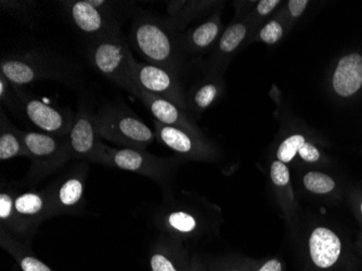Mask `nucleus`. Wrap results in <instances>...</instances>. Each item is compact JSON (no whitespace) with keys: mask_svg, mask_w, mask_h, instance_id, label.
Instances as JSON below:
<instances>
[{"mask_svg":"<svg viewBox=\"0 0 362 271\" xmlns=\"http://www.w3.org/2000/svg\"><path fill=\"white\" fill-rule=\"evenodd\" d=\"M150 266L152 271H188L190 263L178 246L162 243L152 253Z\"/></svg>","mask_w":362,"mask_h":271,"instance_id":"nucleus-19","label":"nucleus"},{"mask_svg":"<svg viewBox=\"0 0 362 271\" xmlns=\"http://www.w3.org/2000/svg\"><path fill=\"white\" fill-rule=\"evenodd\" d=\"M0 8L6 13L10 14L16 19L20 20L28 25H33L35 21L37 4L34 1H10V0L5 1V0H1Z\"/></svg>","mask_w":362,"mask_h":271,"instance_id":"nucleus-23","label":"nucleus"},{"mask_svg":"<svg viewBox=\"0 0 362 271\" xmlns=\"http://www.w3.org/2000/svg\"><path fill=\"white\" fill-rule=\"evenodd\" d=\"M130 4V3H129ZM129 4L107 0H68L60 5L71 23L89 40L121 33Z\"/></svg>","mask_w":362,"mask_h":271,"instance_id":"nucleus-4","label":"nucleus"},{"mask_svg":"<svg viewBox=\"0 0 362 271\" xmlns=\"http://www.w3.org/2000/svg\"><path fill=\"white\" fill-rule=\"evenodd\" d=\"M0 100L1 103L10 111L19 116H23V109H22L21 103L16 93V86L13 83L0 73Z\"/></svg>","mask_w":362,"mask_h":271,"instance_id":"nucleus-26","label":"nucleus"},{"mask_svg":"<svg viewBox=\"0 0 362 271\" xmlns=\"http://www.w3.org/2000/svg\"><path fill=\"white\" fill-rule=\"evenodd\" d=\"M23 130L16 128L6 115L4 108L0 109V160L7 161L16 156L30 158L28 148L22 137Z\"/></svg>","mask_w":362,"mask_h":271,"instance_id":"nucleus-16","label":"nucleus"},{"mask_svg":"<svg viewBox=\"0 0 362 271\" xmlns=\"http://www.w3.org/2000/svg\"><path fill=\"white\" fill-rule=\"evenodd\" d=\"M246 34H247V28H246L245 24L238 22V23L230 25L223 32V36L219 40V52L223 56L233 54L243 42L244 38H246Z\"/></svg>","mask_w":362,"mask_h":271,"instance_id":"nucleus-24","label":"nucleus"},{"mask_svg":"<svg viewBox=\"0 0 362 271\" xmlns=\"http://www.w3.org/2000/svg\"><path fill=\"white\" fill-rule=\"evenodd\" d=\"M22 137L32 162L28 175L30 183L52 174L72 158L68 139L37 132H22Z\"/></svg>","mask_w":362,"mask_h":271,"instance_id":"nucleus-7","label":"nucleus"},{"mask_svg":"<svg viewBox=\"0 0 362 271\" xmlns=\"http://www.w3.org/2000/svg\"><path fill=\"white\" fill-rule=\"evenodd\" d=\"M280 3L279 0H262L257 5V12L262 16H267Z\"/></svg>","mask_w":362,"mask_h":271,"instance_id":"nucleus-35","label":"nucleus"},{"mask_svg":"<svg viewBox=\"0 0 362 271\" xmlns=\"http://www.w3.org/2000/svg\"><path fill=\"white\" fill-rule=\"evenodd\" d=\"M252 271H286V264L279 258H268L264 260H254Z\"/></svg>","mask_w":362,"mask_h":271,"instance_id":"nucleus-32","label":"nucleus"},{"mask_svg":"<svg viewBox=\"0 0 362 271\" xmlns=\"http://www.w3.org/2000/svg\"><path fill=\"white\" fill-rule=\"evenodd\" d=\"M359 211H360V214H361V216H362V200H361V201H360V203H359Z\"/></svg>","mask_w":362,"mask_h":271,"instance_id":"nucleus-38","label":"nucleus"},{"mask_svg":"<svg viewBox=\"0 0 362 271\" xmlns=\"http://www.w3.org/2000/svg\"><path fill=\"white\" fill-rule=\"evenodd\" d=\"M218 86L216 83H206L195 91L192 101L197 109L204 110L213 105L218 96Z\"/></svg>","mask_w":362,"mask_h":271,"instance_id":"nucleus-28","label":"nucleus"},{"mask_svg":"<svg viewBox=\"0 0 362 271\" xmlns=\"http://www.w3.org/2000/svg\"><path fill=\"white\" fill-rule=\"evenodd\" d=\"M129 38L138 54L148 63L164 70L170 67L174 58L172 38L156 16L146 11L136 13Z\"/></svg>","mask_w":362,"mask_h":271,"instance_id":"nucleus-6","label":"nucleus"},{"mask_svg":"<svg viewBox=\"0 0 362 271\" xmlns=\"http://www.w3.org/2000/svg\"><path fill=\"white\" fill-rule=\"evenodd\" d=\"M0 73L19 87L44 81L76 83L78 75L74 63L40 48L18 49L4 54Z\"/></svg>","mask_w":362,"mask_h":271,"instance_id":"nucleus-1","label":"nucleus"},{"mask_svg":"<svg viewBox=\"0 0 362 271\" xmlns=\"http://www.w3.org/2000/svg\"><path fill=\"white\" fill-rule=\"evenodd\" d=\"M16 195L9 190L0 192V220L1 228H7L9 231L20 234L19 221L16 212Z\"/></svg>","mask_w":362,"mask_h":271,"instance_id":"nucleus-21","label":"nucleus"},{"mask_svg":"<svg viewBox=\"0 0 362 271\" xmlns=\"http://www.w3.org/2000/svg\"><path fill=\"white\" fill-rule=\"evenodd\" d=\"M270 179L274 185H288L291 181V175L286 164L280 161H274L270 167Z\"/></svg>","mask_w":362,"mask_h":271,"instance_id":"nucleus-29","label":"nucleus"},{"mask_svg":"<svg viewBox=\"0 0 362 271\" xmlns=\"http://www.w3.org/2000/svg\"><path fill=\"white\" fill-rule=\"evenodd\" d=\"M87 57L99 74L137 97L139 91L132 72L135 58L122 33L88 40Z\"/></svg>","mask_w":362,"mask_h":271,"instance_id":"nucleus-2","label":"nucleus"},{"mask_svg":"<svg viewBox=\"0 0 362 271\" xmlns=\"http://www.w3.org/2000/svg\"><path fill=\"white\" fill-rule=\"evenodd\" d=\"M362 86V57L349 54L339 60L333 75V88L337 95L349 97Z\"/></svg>","mask_w":362,"mask_h":271,"instance_id":"nucleus-15","label":"nucleus"},{"mask_svg":"<svg viewBox=\"0 0 362 271\" xmlns=\"http://www.w3.org/2000/svg\"><path fill=\"white\" fill-rule=\"evenodd\" d=\"M355 268L357 271H362V243L359 246L357 256H355Z\"/></svg>","mask_w":362,"mask_h":271,"instance_id":"nucleus-37","label":"nucleus"},{"mask_svg":"<svg viewBox=\"0 0 362 271\" xmlns=\"http://www.w3.org/2000/svg\"><path fill=\"white\" fill-rule=\"evenodd\" d=\"M1 243L10 252L13 253L14 255H18L22 271H52L37 258L25 254L22 246L11 238L4 228H1Z\"/></svg>","mask_w":362,"mask_h":271,"instance_id":"nucleus-20","label":"nucleus"},{"mask_svg":"<svg viewBox=\"0 0 362 271\" xmlns=\"http://www.w3.org/2000/svg\"><path fill=\"white\" fill-rule=\"evenodd\" d=\"M284 35V28L276 21H272L260 30V40L267 44H276Z\"/></svg>","mask_w":362,"mask_h":271,"instance_id":"nucleus-30","label":"nucleus"},{"mask_svg":"<svg viewBox=\"0 0 362 271\" xmlns=\"http://www.w3.org/2000/svg\"><path fill=\"white\" fill-rule=\"evenodd\" d=\"M16 86V85H14ZM24 115L45 134L68 139L76 114L66 108H56L47 105L37 96L16 86Z\"/></svg>","mask_w":362,"mask_h":271,"instance_id":"nucleus-9","label":"nucleus"},{"mask_svg":"<svg viewBox=\"0 0 362 271\" xmlns=\"http://www.w3.org/2000/svg\"><path fill=\"white\" fill-rule=\"evenodd\" d=\"M298 156H300L302 160H304L307 163H316L320 160V152L316 146L309 144V142H305L303 144L302 148L298 151Z\"/></svg>","mask_w":362,"mask_h":271,"instance_id":"nucleus-33","label":"nucleus"},{"mask_svg":"<svg viewBox=\"0 0 362 271\" xmlns=\"http://www.w3.org/2000/svg\"><path fill=\"white\" fill-rule=\"evenodd\" d=\"M137 97L151 112L152 115L156 117L158 123L173 126L179 129H181L180 126H185L184 117L181 115L178 108L168 100L142 91H139Z\"/></svg>","mask_w":362,"mask_h":271,"instance_id":"nucleus-17","label":"nucleus"},{"mask_svg":"<svg viewBox=\"0 0 362 271\" xmlns=\"http://www.w3.org/2000/svg\"><path fill=\"white\" fill-rule=\"evenodd\" d=\"M95 114L88 101L81 100L68 137L72 158H83L95 163L103 144L95 127Z\"/></svg>","mask_w":362,"mask_h":271,"instance_id":"nucleus-10","label":"nucleus"},{"mask_svg":"<svg viewBox=\"0 0 362 271\" xmlns=\"http://www.w3.org/2000/svg\"><path fill=\"white\" fill-rule=\"evenodd\" d=\"M305 189L314 195H329L337 188V183L332 177L321 172H308L303 177Z\"/></svg>","mask_w":362,"mask_h":271,"instance_id":"nucleus-25","label":"nucleus"},{"mask_svg":"<svg viewBox=\"0 0 362 271\" xmlns=\"http://www.w3.org/2000/svg\"><path fill=\"white\" fill-rule=\"evenodd\" d=\"M98 134L122 148L146 150L156 132L124 103H107L95 114Z\"/></svg>","mask_w":362,"mask_h":271,"instance_id":"nucleus-3","label":"nucleus"},{"mask_svg":"<svg viewBox=\"0 0 362 271\" xmlns=\"http://www.w3.org/2000/svg\"><path fill=\"white\" fill-rule=\"evenodd\" d=\"M156 136L162 144L174 150L177 154L182 156H197V158H206L209 154L204 144L194 142L190 134L164 124L156 123Z\"/></svg>","mask_w":362,"mask_h":271,"instance_id":"nucleus-14","label":"nucleus"},{"mask_svg":"<svg viewBox=\"0 0 362 271\" xmlns=\"http://www.w3.org/2000/svg\"><path fill=\"white\" fill-rule=\"evenodd\" d=\"M344 271H357V270H356V268H353V269H349V270H344Z\"/></svg>","mask_w":362,"mask_h":271,"instance_id":"nucleus-39","label":"nucleus"},{"mask_svg":"<svg viewBox=\"0 0 362 271\" xmlns=\"http://www.w3.org/2000/svg\"><path fill=\"white\" fill-rule=\"evenodd\" d=\"M14 204L19 221L20 236H25L28 232L33 231L42 220L49 218V199L47 191H30L16 195Z\"/></svg>","mask_w":362,"mask_h":271,"instance_id":"nucleus-13","label":"nucleus"},{"mask_svg":"<svg viewBox=\"0 0 362 271\" xmlns=\"http://www.w3.org/2000/svg\"><path fill=\"white\" fill-rule=\"evenodd\" d=\"M86 167H77L72 174L65 177L58 185L47 191L49 199L48 217L71 213L81 204L84 197Z\"/></svg>","mask_w":362,"mask_h":271,"instance_id":"nucleus-11","label":"nucleus"},{"mask_svg":"<svg viewBox=\"0 0 362 271\" xmlns=\"http://www.w3.org/2000/svg\"><path fill=\"white\" fill-rule=\"evenodd\" d=\"M132 72L138 91H146L158 96L174 103L179 101L172 75L162 67L150 63L133 61Z\"/></svg>","mask_w":362,"mask_h":271,"instance_id":"nucleus-12","label":"nucleus"},{"mask_svg":"<svg viewBox=\"0 0 362 271\" xmlns=\"http://www.w3.org/2000/svg\"><path fill=\"white\" fill-rule=\"evenodd\" d=\"M254 260L249 258H240V260H230V262L219 264L218 268L209 269L211 271H252Z\"/></svg>","mask_w":362,"mask_h":271,"instance_id":"nucleus-31","label":"nucleus"},{"mask_svg":"<svg viewBox=\"0 0 362 271\" xmlns=\"http://www.w3.org/2000/svg\"><path fill=\"white\" fill-rule=\"evenodd\" d=\"M304 271H344L355 268L341 236L329 227L318 226L307 238L303 254Z\"/></svg>","mask_w":362,"mask_h":271,"instance_id":"nucleus-5","label":"nucleus"},{"mask_svg":"<svg viewBox=\"0 0 362 271\" xmlns=\"http://www.w3.org/2000/svg\"><path fill=\"white\" fill-rule=\"evenodd\" d=\"M166 230L180 236H195L202 229V220L197 214L189 209H168L160 220Z\"/></svg>","mask_w":362,"mask_h":271,"instance_id":"nucleus-18","label":"nucleus"},{"mask_svg":"<svg viewBox=\"0 0 362 271\" xmlns=\"http://www.w3.org/2000/svg\"><path fill=\"white\" fill-rule=\"evenodd\" d=\"M221 25H219L218 20L213 19L205 23L197 26L192 33H191L189 42L191 46L197 49H204L211 46L216 38H218Z\"/></svg>","mask_w":362,"mask_h":271,"instance_id":"nucleus-22","label":"nucleus"},{"mask_svg":"<svg viewBox=\"0 0 362 271\" xmlns=\"http://www.w3.org/2000/svg\"><path fill=\"white\" fill-rule=\"evenodd\" d=\"M188 271H211V270H209V269L207 268L206 265L202 264V263H201L200 260H197V258H194V260H191L190 266H189Z\"/></svg>","mask_w":362,"mask_h":271,"instance_id":"nucleus-36","label":"nucleus"},{"mask_svg":"<svg viewBox=\"0 0 362 271\" xmlns=\"http://www.w3.org/2000/svg\"><path fill=\"white\" fill-rule=\"evenodd\" d=\"M307 5H308L307 0H291L288 1V9L293 16L298 18L304 12Z\"/></svg>","mask_w":362,"mask_h":271,"instance_id":"nucleus-34","label":"nucleus"},{"mask_svg":"<svg viewBox=\"0 0 362 271\" xmlns=\"http://www.w3.org/2000/svg\"><path fill=\"white\" fill-rule=\"evenodd\" d=\"M95 163L127 172L137 173L156 181H162L165 178L170 168V161L156 158L146 152V150L110 148L105 144H101Z\"/></svg>","mask_w":362,"mask_h":271,"instance_id":"nucleus-8","label":"nucleus"},{"mask_svg":"<svg viewBox=\"0 0 362 271\" xmlns=\"http://www.w3.org/2000/svg\"><path fill=\"white\" fill-rule=\"evenodd\" d=\"M305 142L306 140L302 134H293L291 137L286 138L276 151L278 161L284 164L290 163L296 156V154H298V151Z\"/></svg>","mask_w":362,"mask_h":271,"instance_id":"nucleus-27","label":"nucleus"}]
</instances>
